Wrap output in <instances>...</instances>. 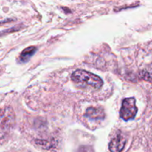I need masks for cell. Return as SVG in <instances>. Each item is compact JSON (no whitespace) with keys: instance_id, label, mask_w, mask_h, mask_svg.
<instances>
[{"instance_id":"6da1fadb","label":"cell","mask_w":152,"mask_h":152,"mask_svg":"<svg viewBox=\"0 0 152 152\" xmlns=\"http://www.w3.org/2000/svg\"><path fill=\"white\" fill-rule=\"evenodd\" d=\"M71 79L75 83L86 85L95 89L101 88L103 86V80L98 76L84 70H76L72 74Z\"/></svg>"},{"instance_id":"7a4b0ae2","label":"cell","mask_w":152,"mask_h":152,"mask_svg":"<svg viewBox=\"0 0 152 152\" xmlns=\"http://www.w3.org/2000/svg\"><path fill=\"white\" fill-rule=\"evenodd\" d=\"M14 124V114L10 108L0 110V138L8 133Z\"/></svg>"},{"instance_id":"3957f363","label":"cell","mask_w":152,"mask_h":152,"mask_svg":"<svg viewBox=\"0 0 152 152\" xmlns=\"http://www.w3.org/2000/svg\"><path fill=\"white\" fill-rule=\"evenodd\" d=\"M137 107L134 98H125L122 104L120 110V117L125 121L134 119L137 113Z\"/></svg>"},{"instance_id":"277c9868","label":"cell","mask_w":152,"mask_h":152,"mask_svg":"<svg viewBox=\"0 0 152 152\" xmlns=\"http://www.w3.org/2000/svg\"><path fill=\"white\" fill-rule=\"evenodd\" d=\"M126 143L125 137L122 134H118L113 138L109 144V149L111 152H121L123 150Z\"/></svg>"},{"instance_id":"5b68a950","label":"cell","mask_w":152,"mask_h":152,"mask_svg":"<svg viewBox=\"0 0 152 152\" xmlns=\"http://www.w3.org/2000/svg\"><path fill=\"white\" fill-rule=\"evenodd\" d=\"M85 117L92 120H103L105 117V114L102 108L90 107L86 110Z\"/></svg>"},{"instance_id":"8992f818","label":"cell","mask_w":152,"mask_h":152,"mask_svg":"<svg viewBox=\"0 0 152 152\" xmlns=\"http://www.w3.org/2000/svg\"><path fill=\"white\" fill-rule=\"evenodd\" d=\"M36 51H37V48L36 47L31 46V47L27 48L22 50L20 56H19V59L22 62H28L32 57V56L35 53Z\"/></svg>"},{"instance_id":"52a82bcc","label":"cell","mask_w":152,"mask_h":152,"mask_svg":"<svg viewBox=\"0 0 152 152\" xmlns=\"http://www.w3.org/2000/svg\"><path fill=\"white\" fill-rule=\"evenodd\" d=\"M140 77L142 80L152 83V64L146 67L140 73Z\"/></svg>"}]
</instances>
